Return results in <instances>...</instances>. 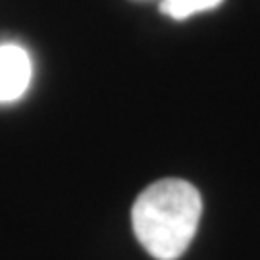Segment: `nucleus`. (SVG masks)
<instances>
[{"label": "nucleus", "instance_id": "nucleus-1", "mask_svg": "<svg viewBox=\"0 0 260 260\" xmlns=\"http://www.w3.org/2000/svg\"><path fill=\"white\" fill-rule=\"evenodd\" d=\"M203 214V199L183 179L149 185L131 208V223L143 249L156 260H177L189 249Z\"/></svg>", "mask_w": 260, "mask_h": 260}, {"label": "nucleus", "instance_id": "nucleus-2", "mask_svg": "<svg viewBox=\"0 0 260 260\" xmlns=\"http://www.w3.org/2000/svg\"><path fill=\"white\" fill-rule=\"evenodd\" d=\"M33 66L25 48L0 45V103L21 99L31 83Z\"/></svg>", "mask_w": 260, "mask_h": 260}, {"label": "nucleus", "instance_id": "nucleus-3", "mask_svg": "<svg viewBox=\"0 0 260 260\" xmlns=\"http://www.w3.org/2000/svg\"><path fill=\"white\" fill-rule=\"evenodd\" d=\"M223 0H162L160 2V12L172 19H187L201 12L218 8Z\"/></svg>", "mask_w": 260, "mask_h": 260}]
</instances>
